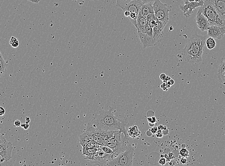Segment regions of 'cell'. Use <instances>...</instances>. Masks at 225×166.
<instances>
[{"label":"cell","instance_id":"1","mask_svg":"<svg viewBox=\"0 0 225 166\" xmlns=\"http://www.w3.org/2000/svg\"><path fill=\"white\" fill-rule=\"evenodd\" d=\"M116 110L114 107L109 106L108 111H100L96 113L93 119L89 123L86 131L90 132L99 131H115L120 130L126 137H129L125 127L129 125L128 119L118 118L115 116Z\"/></svg>","mask_w":225,"mask_h":166},{"label":"cell","instance_id":"2","mask_svg":"<svg viewBox=\"0 0 225 166\" xmlns=\"http://www.w3.org/2000/svg\"><path fill=\"white\" fill-rule=\"evenodd\" d=\"M206 38V36L197 34H194L190 37L181 54L186 62L191 63H197L202 62L204 47Z\"/></svg>","mask_w":225,"mask_h":166},{"label":"cell","instance_id":"3","mask_svg":"<svg viewBox=\"0 0 225 166\" xmlns=\"http://www.w3.org/2000/svg\"><path fill=\"white\" fill-rule=\"evenodd\" d=\"M129 138L120 130L115 131L114 135L107 141L105 146L110 147L113 153L111 155L112 160L116 159L120 154L126 150L129 143Z\"/></svg>","mask_w":225,"mask_h":166},{"label":"cell","instance_id":"4","mask_svg":"<svg viewBox=\"0 0 225 166\" xmlns=\"http://www.w3.org/2000/svg\"><path fill=\"white\" fill-rule=\"evenodd\" d=\"M201 8L202 13L208 20L209 26L225 27V22L220 17L211 0H206Z\"/></svg>","mask_w":225,"mask_h":166},{"label":"cell","instance_id":"5","mask_svg":"<svg viewBox=\"0 0 225 166\" xmlns=\"http://www.w3.org/2000/svg\"><path fill=\"white\" fill-rule=\"evenodd\" d=\"M134 150L130 143H128V147L124 152L120 154L116 159L112 160L109 163L108 166H131L133 165Z\"/></svg>","mask_w":225,"mask_h":166},{"label":"cell","instance_id":"6","mask_svg":"<svg viewBox=\"0 0 225 166\" xmlns=\"http://www.w3.org/2000/svg\"><path fill=\"white\" fill-rule=\"evenodd\" d=\"M153 6L157 21L163 23L166 25L169 21L170 7L163 3L160 0H155L153 3Z\"/></svg>","mask_w":225,"mask_h":166},{"label":"cell","instance_id":"7","mask_svg":"<svg viewBox=\"0 0 225 166\" xmlns=\"http://www.w3.org/2000/svg\"><path fill=\"white\" fill-rule=\"evenodd\" d=\"M85 159L92 164L100 166H108L109 163L112 160L111 155L105 153L100 147L96 153L86 156Z\"/></svg>","mask_w":225,"mask_h":166},{"label":"cell","instance_id":"8","mask_svg":"<svg viewBox=\"0 0 225 166\" xmlns=\"http://www.w3.org/2000/svg\"><path fill=\"white\" fill-rule=\"evenodd\" d=\"M138 33L144 49L153 47L157 45L153 37V29L148 23H146L143 31Z\"/></svg>","mask_w":225,"mask_h":166},{"label":"cell","instance_id":"9","mask_svg":"<svg viewBox=\"0 0 225 166\" xmlns=\"http://www.w3.org/2000/svg\"><path fill=\"white\" fill-rule=\"evenodd\" d=\"M115 131H99L91 132L92 133V140L100 146H104L107 141L113 136Z\"/></svg>","mask_w":225,"mask_h":166},{"label":"cell","instance_id":"10","mask_svg":"<svg viewBox=\"0 0 225 166\" xmlns=\"http://www.w3.org/2000/svg\"><path fill=\"white\" fill-rule=\"evenodd\" d=\"M205 1L202 0L200 2H192L188 3H184L180 5L179 8L183 12L184 16L186 17H190L193 13V11L197 7L203 6Z\"/></svg>","mask_w":225,"mask_h":166},{"label":"cell","instance_id":"11","mask_svg":"<svg viewBox=\"0 0 225 166\" xmlns=\"http://www.w3.org/2000/svg\"><path fill=\"white\" fill-rule=\"evenodd\" d=\"M13 144L11 142L6 141L0 144V155L2 158L3 162H7L12 159Z\"/></svg>","mask_w":225,"mask_h":166},{"label":"cell","instance_id":"12","mask_svg":"<svg viewBox=\"0 0 225 166\" xmlns=\"http://www.w3.org/2000/svg\"><path fill=\"white\" fill-rule=\"evenodd\" d=\"M209 37L217 39H221L225 34V27L209 26L207 30Z\"/></svg>","mask_w":225,"mask_h":166},{"label":"cell","instance_id":"13","mask_svg":"<svg viewBox=\"0 0 225 166\" xmlns=\"http://www.w3.org/2000/svg\"><path fill=\"white\" fill-rule=\"evenodd\" d=\"M195 20L198 28L201 31L204 32L206 30H207L209 26V23L207 18L205 17V15L202 13L201 7L197 12Z\"/></svg>","mask_w":225,"mask_h":166},{"label":"cell","instance_id":"14","mask_svg":"<svg viewBox=\"0 0 225 166\" xmlns=\"http://www.w3.org/2000/svg\"><path fill=\"white\" fill-rule=\"evenodd\" d=\"M166 25L163 23L157 21L156 23L153 27V37L156 44L158 43L164 35V29Z\"/></svg>","mask_w":225,"mask_h":166},{"label":"cell","instance_id":"15","mask_svg":"<svg viewBox=\"0 0 225 166\" xmlns=\"http://www.w3.org/2000/svg\"><path fill=\"white\" fill-rule=\"evenodd\" d=\"M143 3L140 0H135L121 8L123 11H129L130 14L138 15L140 9Z\"/></svg>","mask_w":225,"mask_h":166},{"label":"cell","instance_id":"16","mask_svg":"<svg viewBox=\"0 0 225 166\" xmlns=\"http://www.w3.org/2000/svg\"><path fill=\"white\" fill-rule=\"evenodd\" d=\"M100 148V146L97 145L92 140L88 143L84 147H83V155L86 156L96 153Z\"/></svg>","mask_w":225,"mask_h":166},{"label":"cell","instance_id":"17","mask_svg":"<svg viewBox=\"0 0 225 166\" xmlns=\"http://www.w3.org/2000/svg\"><path fill=\"white\" fill-rule=\"evenodd\" d=\"M220 17L225 22V0H211Z\"/></svg>","mask_w":225,"mask_h":166},{"label":"cell","instance_id":"18","mask_svg":"<svg viewBox=\"0 0 225 166\" xmlns=\"http://www.w3.org/2000/svg\"><path fill=\"white\" fill-rule=\"evenodd\" d=\"M146 23H147L146 17H145L143 15L141 14L140 11H139L138 16L137 18V25L136 27L138 32L143 31L145 28Z\"/></svg>","mask_w":225,"mask_h":166},{"label":"cell","instance_id":"19","mask_svg":"<svg viewBox=\"0 0 225 166\" xmlns=\"http://www.w3.org/2000/svg\"><path fill=\"white\" fill-rule=\"evenodd\" d=\"M79 138L80 145L82 147H84L88 143L92 141V133L86 130V131L80 135Z\"/></svg>","mask_w":225,"mask_h":166},{"label":"cell","instance_id":"20","mask_svg":"<svg viewBox=\"0 0 225 166\" xmlns=\"http://www.w3.org/2000/svg\"><path fill=\"white\" fill-rule=\"evenodd\" d=\"M141 14L143 15L145 17H146L148 15L151 14H154L153 9V3H146L143 4L141 7L140 10Z\"/></svg>","mask_w":225,"mask_h":166},{"label":"cell","instance_id":"21","mask_svg":"<svg viewBox=\"0 0 225 166\" xmlns=\"http://www.w3.org/2000/svg\"><path fill=\"white\" fill-rule=\"evenodd\" d=\"M128 134L129 136L133 138L139 137L140 134V130L137 126H131L128 130Z\"/></svg>","mask_w":225,"mask_h":166},{"label":"cell","instance_id":"22","mask_svg":"<svg viewBox=\"0 0 225 166\" xmlns=\"http://www.w3.org/2000/svg\"><path fill=\"white\" fill-rule=\"evenodd\" d=\"M7 63L0 51V78L2 77L6 70Z\"/></svg>","mask_w":225,"mask_h":166},{"label":"cell","instance_id":"23","mask_svg":"<svg viewBox=\"0 0 225 166\" xmlns=\"http://www.w3.org/2000/svg\"><path fill=\"white\" fill-rule=\"evenodd\" d=\"M205 44L206 45L207 49L209 50L214 49L217 45V43H216V41L214 40V38L211 37H209L208 38H206Z\"/></svg>","mask_w":225,"mask_h":166},{"label":"cell","instance_id":"24","mask_svg":"<svg viewBox=\"0 0 225 166\" xmlns=\"http://www.w3.org/2000/svg\"><path fill=\"white\" fill-rule=\"evenodd\" d=\"M146 23L153 28L157 21L155 14H150L146 17Z\"/></svg>","mask_w":225,"mask_h":166},{"label":"cell","instance_id":"25","mask_svg":"<svg viewBox=\"0 0 225 166\" xmlns=\"http://www.w3.org/2000/svg\"><path fill=\"white\" fill-rule=\"evenodd\" d=\"M10 44L13 48H16L19 46V42L17 38L12 36L10 39Z\"/></svg>","mask_w":225,"mask_h":166},{"label":"cell","instance_id":"26","mask_svg":"<svg viewBox=\"0 0 225 166\" xmlns=\"http://www.w3.org/2000/svg\"><path fill=\"white\" fill-rule=\"evenodd\" d=\"M135 0H117V5L121 8L125 4H128Z\"/></svg>","mask_w":225,"mask_h":166},{"label":"cell","instance_id":"27","mask_svg":"<svg viewBox=\"0 0 225 166\" xmlns=\"http://www.w3.org/2000/svg\"><path fill=\"white\" fill-rule=\"evenodd\" d=\"M225 71V57L221 59L220 63L219 66L218 73H221Z\"/></svg>","mask_w":225,"mask_h":166},{"label":"cell","instance_id":"28","mask_svg":"<svg viewBox=\"0 0 225 166\" xmlns=\"http://www.w3.org/2000/svg\"><path fill=\"white\" fill-rule=\"evenodd\" d=\"M218 76L220 83L225 86V71L221 73H218Z\"/></svg>","mask_w":225,"mask_h":166},{"label":"cell","instance_id":"29","mask_svg":"<svg viewBox=\"0 0 225 166\" xmlns=\"http://www.w3.org/2000/svg\"><path fill=\"white\" fill-rule=\"evenodd\" d=\"M100 147L104 152L107 154L112 155L113 153V151H112V149L110 147L106 146L105 145L102 146H100Z\"/></svg>","mask_w":225,"mask_h":166},{"label":"cell","instance_id":"30","mask_svg":"<svg viewBox=\"0 0 225 166\" xmlns=\"http://www.w3.org/2000/svg\"><path fill=\"white\" fill-rule=\"evenodd\" d=\"M180 155L183 157H185V158H187L189 155V151H188L187 149L186 148H182L180 151Z\"/></svg>","mask_w":225,"mask_h":166},{"label":"cell","instance_id":"31","mask_svg":"<svg viewBox=\"0 0 225 166\" xmlns=\"http://www.w3.org/2000/svg\"><path fill=\"white\" fill-rule=\"evenodd\" d=\"M147 120H148V122H149L150 124H155L156 121H157L156 117H149L147 118Z\"/></svg>","mask_w":225,"mask_h":166},{"label":"cell","instance_id":"32","mask_svg":"<svg viewBox=\"0 0 225 166\" xmlns=\"http://www.w3.org/2000/svg\"><path fill=\"white\" fill-rule=\"evenodd\" d=\"M159 163L160 165H162V166L165 165L166 163V160L165 158H161V159L159 161Z\"/></svg>","mask_w":225,"mask_h":166},{"label":"cell","instance_id":"33","mask_svg":"<svg viewBox=\"0 0 225 166\" xmlns=\"http://www.w3.org/2000/svg\"><path fill=\"white\" fill-rule=\"evenodd\" d=\"M21 123L20 121L19 120H16L14 122V126L15 127H19L21 126Z\"/></svg>","mask_w":225,"mask_h":166},{"label":"cell","instance_id":"34","mask_svg":"<svg viewBox=\"0 0 225 166\" xmlns=\"http://www.w3.org/2000/svg\"><path fill=\"white\" fill-rule=\"evenodd\" d=\"M20 126L22 128H23L24 130H28L29 128V124H27V123L21 124Z\"/></svg>","mask_w":225,"mask_h":166},{"label":"cell","instance_id":"35","mask_svg":"<svg viewBox=\"0 0 225 166\" xmlns=\"http://www.w3.org/2000/svg\"><path fill=\"white\" fill-rule=\"evenodd\" d=\"M202 0H184V3L186 4V3H190V2H201Z\"/></svg>","mask_w":225,"mask_h":166},{"label":"cell","instance_id":"36","mask_svg":"<svg viewBox=\"0 0 225 166\" xmlns=\"http://www.w3.org/2000/svg\"><path fill=\"white\" fill-rule=\"evenodd\" d=\"M143 4H146V3H153L155 0H140Z\"/></svg>","mask_w":225,"mask_h":166},{"label":"cell","instance_id":"37","mask_svg":"<svg viewBox=\"0 0 225 166\" xmlns=\"http://www.w3.org/2000/svg\"><path fill=\"white\" fill-rule=\"evenodd\" d=\"M6 114V111L3 107L0 106V117H2Z\"/></svg>","mask_w":225,"mask_h":166},{"label":"cell","instance_id":"38","mask_svg":"<svg viewBox=\"0 0 225 166\" xmlns=\"http://www.w3.org/2000/svg\"><path fill=\"white\" fill-rule=\"evenodd\" d=\"M6 141H7L6 139L4 138V137H3L2 134H0V144L6 142Z\"/></svg>","mask_w":225,"mask_h":166},{"label":"cell","instance_id":"39","mask_svg":"<svg viewBox=\"0 0 225 166\" xmlns=\"http://www.w3.org/2000/svg\"><path fill=\"white\" fill-rule=\"evenodd\" d=\"M151 132L153 134H155L157 132L158 130V127L155 126V127H152V128H151Z\"/></svg>","mask_w":225,"mask_h":166},{"label":"cell","instance_id":"40","mask_svg":"<svg viewBox=\"0 0 225 166\" xmlns=\"http://www.w3.org/2000/svg\"><path fill=\"white\" fill-rule=\"evenodd\" d=\"M156 136L157 138H161L163 137V134L161 132V130H158L157 132L156 133Z\"/></svg>","mask_w":225,"mask_h":166},{"label":"cell","instance_id":"41","mask_svg":"<svg viewBox=\"0 0 225 166\" xmlns=\"http://www.w3.org/2000/svg\"><path fill=\"white\" fill-rule=\"evenodd\" d=\"M166 77H167V75H166L165 73H161L159 76V78L162 80H164Z\"/></svg>","mask_w":225,"mask_h":166},{"label":"cell","instance_id":"42","mask_svg":"<svg viewBox=\"0 0 225 166\" xmlns=\"http://www.w3.org/2000/svg\"><path fill=\"white\" fill-rule=\"evenodd\" d=\"M124 13L125 16V17H128V18H129V17L130 15V12H129V11H124Z\"/></svg>","mask_w":225,"mask_h":166},{"label":"cell","instance_id":"43","mask_svg":"<svg viewBox=\"0 0 225 166\" xmlns=\"http://www.w3.org/2000/svg\"><path fill=\"white\" fill-rule=\"evenodd\" d=\"M180 162L184 164H185L187 162V160H186L185 158L183 157V159L180 160Z\"/></svg>","mask_w":225,"mask_h":166},{"label":"cell","instance_id":"44","mask_svg":"<svg viewBox=\"0 0 225 166\" xmlns=\"http://www.w3.org/2000/svg\"><path fill=\"white\" fill-rule=\"evenodd\" d=\"M29 1L31 2L34 3H38L40 2L41 0H28Z\"/></svg>","mask_w":225,"mask_h":166},{"label":"cell","instance_id":"45","mask_svg":"<svg viewBox=\"0 0 225 166\" xmlns=\"http://www.w3.org/2000/svg\"><path fill=\"white\" fill-rule=\"evenodd\" d=\"M171 79V78L170 77L167 76V77L164 80H163V82L165 83H167V82H169V80Z\"/></svg>","mask_w":225,"mask_h":166},{"label":"cell","instance_id":"46","mask_svg":"<svg viewBox=\"0 0 225 166\" xmlns=\"http://www.w3.org/2000/svg\"><path fill=\"white\" fill-rule=\"evenodd\" d=\"M168 158H169V159H170V160H171V159H173V158H174V155H173V154L172 153H170L168 155Z\"/></svg>","mask_w":225,"mask_h":166},{"label":"cell","instance_id":"47","mask_svg":"<svg viewBox=\"0 0 225 166\" xmlns=\"http://www.w3.org/2000/svg\"><path fill=\"white\" fill-rule=\"evenodd\" d=\"M26 123H27V124H29L31 122V119H30V118L28 117H26Z\"/></svg>","mask_w":225,"mask_h":166},{"label":"cell","instance_id":"48","mask_svg":"<svg viewBox=\"0 0 225 166\" xmlns=\"http://www.w3.org/2000/svg\"><path fill=\"white\" fill-rule=\"evenodd\" d=\"M2 162H3V160H2V158L1 156L0 155V166L2 165Z\"/></svg>","mask_w":225,"mask_h":166},{"label":"cell","instance_id":"49","mask_svg":"<svg viewBox=\"0 0 225 166\" xmlns=\"http://www.w3.org/2000/svg\"><path fill=\"white\" fill-rule=\"evenodd\" d=\"M186 147V145H185V144H183V145H182V148H185Z\"/></svg>","mask_w":225,"mask_h":166},{"label":"cell","instance_id":"50","mask_svg":"<svg viewBox=\"0 0 225 166\" xmlns=\"http://www.w3.org/2000/svg\"><path fill=\"white\" fill-rule=\"evenodd\" d=\"M160 158H164V155H163V154H161L160 155Z\"/></svg>","mask_w":225,"mask_h":166}]
</instances>
